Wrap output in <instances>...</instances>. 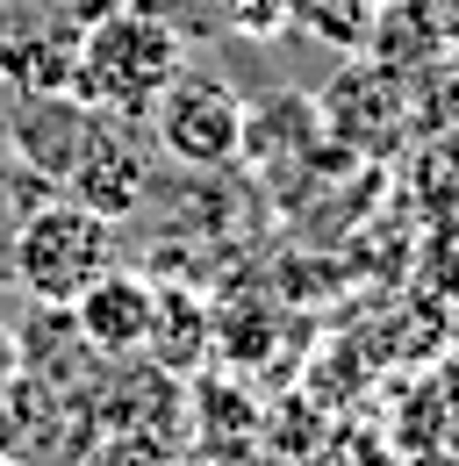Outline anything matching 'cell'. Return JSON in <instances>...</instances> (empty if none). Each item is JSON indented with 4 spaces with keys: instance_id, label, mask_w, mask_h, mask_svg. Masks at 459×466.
<instances>
[{
    "instance_id": "6da1fadb",
    "label": "cell",
    "mask_w": 459,
    "mask_h": 466,
    "mask_svg": "<svg viewBox=\"0 0 459 466\" xmlns=\"http://www.w3.org/2000/svg\"><path fill=\"white\" fill-rule=\"evenodd\" d=\"M187 65V36L166 29L151 7L115 0L94 22H79V58H72V94L101 116L144 122L151 101L172 86V72Z\"/></svg>"
},
{
    "instance_id": "7a4b0ae2",
    "label": "cell",
    "mask_w": 459,
    "mask_h": 466,
    "mask_svg": "<svg viewBox=\"0 0 459 466\" xmlns=\"http://www.w3.org/2000/svg\"><path fill=\"white\" fill-rule=\"evenodd\" d=\"M115 266V216L87 201H36L7 237V273L36 301H79Z\"/></svg>"
},
{
    "instance_id": "3957f363",
    "label": "cell",
    "mask_w": 459,
    "mask_h": 466,
    "mask_svg": "<svg viewBox=\"0 0 459 466\" xmlns=\"http://www.w3.org/2000/svg\"><path fill=\"white\" fill-rule=\"evenodd\" d=\"M244 94L216 79V72H172V86L151 101V137H158V151L179 158V166H194V173H216L230 166L237 151H244Z\"/></svg>"
},
{
    "instance_id": "277c9868",
    "label": "cell",
    "mask_w": 459,
    "mask_h": 466,
    "mask_svg": "<svg viewBox=\"0 0 459 466\" xmlns=\"http://www.w3.org/2000/svg\"><path fill=\"white\" fill-rule=\"evenodd\" d=\"M72 201H87V208H101V216H129V208H144V194H151V166H144V144L122 129V116H94L87 129V144H79V158H72Z\"/></svg>"
},
{
    "instance_id": "5b68a950",
    "label": "cell",
    "mask_w": 459,
    "mask_h": 466,
    "mask_svg": "<svg viewBox=\"0 0 459 466\" xmlns=\"http://www.w3.org/2000/svg\"><path fill=\"white\" fill-rule=\"evenodd\" d=\"M72 316H79V330L108 351V359H129V351H144V338H151V316H158V280L108 266L94 288L72 301Z\"/></svg>"
},
{
    "instance_id": "8992f818",
    "label": "cell",
    "mask_w": 459,
    "mask_h": 466,
    "mask_svg": "<svg viewBox=\"0 0 459 466\" xmlns=\"http://www.w3.org/2000/svg\"><path fill=\"white\" fill-rule=\"evenodd\" d=\"M94 116H101V108H87L79 94H29V101H22V129H15V144H22V158H29L44 179L65 187V173H72V158H79V144H87Z\"/></svg>"
},
{
    "instance_id": "52a82bcc",
    "label": "cell",
    "mask_w": 459,
    "mask_h": 466,
    "mask_svg": "<svg viewBox=\"0 0 459 466\" xmlns=\"http://www.w3.org/2000/svg\"><path fill=\"white\" fill-rule=\"evenodd\" d=\"M209 351H216V316H209V301L187 288H158V316H151V338H144V359H158L166 373H201L209 366Z\"/></svg>"
},
{
    "instance_id": "ba28073f",
    "label": "cell",
    "mask_w": 459,
    "mask_h": 466,
    "mask_svg": "<svg viewBox=\"0 0 459 466\" xmlns=\"http://www.w3.org/2000/svg\"><path fill=\"white\" fill-rule=\"evenodd\" d=\"M151 7L166 29H179L187 44H216V36H273L287 22L280 0H137Z\"/></svg>"
},
{
    "instance_id": "9c48e42d",
    "label": "cell",
    "mask_w": 459,
    "mask_h": 466,
    "mask_svg": "<svg viewBox=\"0 0 459 466\" xmlns=\"http://www.w3.org/2000/svg\"><path fill=\"white\" fill-rule=\"evenodd\" d=\"M72 466H172V445L151 438V431H115V423H101V431L79 445Z\"/></svg>"
},
{
    "instance_id": "30bf717a",
    "label": "cell",
    "mask_w": 459,
    "mask_h": 466,
    "mask_svg": "<svg viewBox=\"0 0 459 466\" xmlns=\"http://www.w3.org/2000/svg\"><path fill=\"white\" fill-rule=\"evenodd\" d=\"M0 460H15V380L0 388Z\"/></svg>"
},
{
    "instance_id": "8fae6325",
    "label": "cell",
    "mask_w": 459,
    "mask_h": 466,
    "mask_svg": "<svg viewBox=\"0 0 459 466\" xmlns=\"http://www.w3.org/2000/svg\"><path fill=\"white\" fill-rule=\"evenodd\" d=\"M44 7H57L65 22H94L101 7H115V0H44Z\"/></svg>"
},
{
    "instance_id": "7c38bea8",
    "label": "cell",
    "mask_w": 459,
    "mask_h": 466,
    "mask_svg": "<svg viewBox=\"0 0 459 466\" xmlns=\"http://www.w3.org/2000/svg\"><path fill=\"white\" fill-rule=\"evenodd\" d=\"M15 373H22V351H15V330H7V323H0V388H7V380H15Z\"/></svg>"
},
{
    "instance_id": "4fadbf2b",
    "label": "cell",
    "mask_w": 459,
    "mask_h": 466,
    "mask_svg": "<svg viewBox=\"0 0 459 466\" xmlns=\"http://www.w3.org/2000/svg\"><path fill=\"white\" fill-rule=\"evenodd\" d=\"M172 466H179V460H172ZM187 466H201V460H187Z\"/></svg>"
},
{
    "instance_id": "5bb4252c",
    "label": "cell",
    "mask_w": 459,
    "mask_h": 466,
    "mask_svg": "<svg viewBox=\"0 0 459 466\" xmlns=\"http://www.w3.org/2000/svg\"><path fill=\"white\" fill-rule=\"evenodd\" d=\"M0 7H7V0H0Z\"/></svg>"
}]
</instances>
